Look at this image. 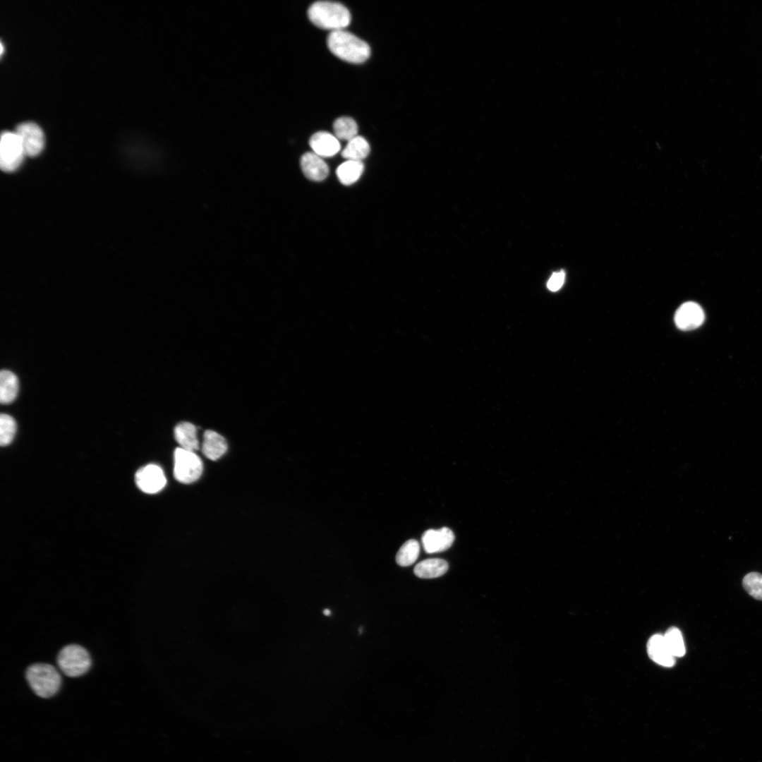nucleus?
I'll list each match as a JSON object with an SVG mask.
<instances>
[{
  "label": "nucleus",
  "instance_id": "obj_4",
  "mask_svg": "<svg viewBox=\"0 0 762 762\" xmlns=\"http://www.w3.org/2000/svg\"><path fill=\"white\" fill-rule=\"evenodd\" d=\"M57 664L62 672L70 677H76L86 673L91 667V658L88 651L78 644H69L59 651Z\"/></svg>",
  "mask_w": 762,
  "mask_h": 762
},
{
  "label": "nucleus",
  "instance_id": "obj_2",
  "mask_svg": "<svg viewBox=\"0 0 762 762\" xmlns=\"http://www.w3.org/2000/svg\"><path fill=\"white\" fill-rule=\"evenodd\" d=\"M308 16L314 25L332 32L344 30L351 21L349 10L344 5L332 1L315 2L309 7Z\"/></svg>",
  "mask_w": 762,
  "mask_h": 762
},
{
  "label": "nucleus",
  "instance_id": "obj_21",
  "mask_svg": "<svg viewBox=\"0 0 762 762\" xmlns=\"http://www.w3.org/2000/svg\"><path fill=\"white\" fill-rule=\"evenodd\" d=\"M335 136L338 139L350 140L357 136L358 126L356 121L346 116L338 118L333 124Z\"/></svg>",
  "mask_w": 762,
  "mask_h": 762
},
{
  "label": "nucleus",
  "instance_id": "obj_10",
  "mask_svg": "<svg viewBox=\"0 0 762 762\" xmlns=\"http://www.w3.org/2000/svg\"><path fill=\"white\" fill-rule=\"evenodd\" d=\"M454 540V534L447 527L428 529L423 533L421 538L423 549L427 553L445 551L451 547Z\"/></svg>",
  "mask_w": 762,
  "mask_h": 762
},
{
  "label": "nucleus",
  "instance_id": "obj_12",
  "mask_svg": "<svg viewBox=\"0 0 762 762\" xmlns=\"http://www.w3.org/2000/svg\"><path fill=\"white\" fill-rule=\"evenodd\" d=\"M301 167L304 175L310 180L320 181L329 174L327 164L314 152H306L301 158Z\"/></svg>",
  "mask_w": 762,
  "mask_h": 762
},
{
  "label": "nucleus",
  "instance_id": "obj_17",
  "mask_svg": "<svg viewBox=\"0 0 762 762\" xmlns=\"http://www.w3.org/2000/svg\"><path fill=\"white\" fill-rule=\"evenodd\" d=\"M18 391V380L12 372L3 370L0 373V401L1 404L11 403Z\"/></svg>",
  "mask_w": 762,
  "mask_h": 762
},
{
  "label": "nucleus",
  "instance_id": "obj_24",
  "mask_svg": "<svg viewBox=\"0 0 762 762\" xmlns=\"http://www.w3.org/2000/svg\"><path fill=\"white\" fill-rule=\"evenodd\" d=\"M742 584L747 593L756 600H762V574L750 572L744 576Z\"/></svg>",
  "mask_w": 762,
  "mask_h": 762
},
{
  "label": "nucleus",
  "instance_id": "obj_19",
  "mask_svg": "<svg viewBox=\"0 0 762 762\" xmlns=\"http://www.w3.org/2000/svg\"><path fill=\"white\" fill-rule=\"evenodd\" d=\"M369 152L370 145L368 141L364 138L357 135L348 141L341 152V155L347 160L361 161L368 155Z\"/></svg>",
  "mask_w": 762,
  "mask_h": 762
},
{
  "label": "nucleus",
  "instance_id": "obj_15",
  "mask_svg": "<svg viewBox=\"0 0 762 762\" xmlns=\"http://www.w3.org/2000/svg\"><path fill=\"white\" fill-rule=\"evenodd\" d=\"M174 437L181 448L193 452L199 449L197 428L191 423L181 422L177 424L174 428Z\"/></svg>",
  "mask_w": 762,
  "mask_h": 762
},
{
  "label": "nucleus",
  "instance_id": "obj_7",
  "mask_svg": "<svg viewBox=\"0 0 762 762\" xmlns=\"http://www.w3.org/2000/svg\"><path fill=\"white\" fill-rule=\"evenodd\" d=\"M16 133L18 135L25 155L35 157L44 147V135L41 128L33 122H23L17 126Z\"/></svg>",
  "mask_w": 762,
  "mask_h": 762
},
{
  "label": "nucleus",
  "instance_id": "obj_3",
  "mask_svg": "<svg viewBox=\"0 0 762 762\" xmlns=\"http://www.w3.org/2000/svg\"><path fill=\"white\" fill-rule=\"evenodd\" d=\"M25 677L33 691L42 698H49L55 695L61 684L59 672L49 664L31 665L26 670Z\"/></svg>",
  "mask_w": 762,
  "mask_h": 762
},
{
  "label": "nucleus",
  "instance_id": "obj_1",
  "mask_svg": "<svg viewBox=\"0 0 762 762\" xmlns=\"http://www.w3.org/2000/svg\"><path fill=\"white\" fill-rule=\"evenodd\" d=\"M327 42L332 54L349 63H363L370 55V48L365 41L344 30L331 32Z\"/></svg>",
  "mask_w": 762,
  "mask_h": 762
},
{
  "label": "nucleus",
  "instance_id": "obj_25",
  "mask_svg": "<svg viewBox=\"0 0 762 762\" xmlns=\"http://www.w3.org/2000/svg\"><path fill=\"white\" fill-rule=\"evenodd\" d=\"M565 273L563 270L552 274L547 282V287L551 291H557L563 286Z\"/></svg>",
  "mask_w": 762,
  "mask_h": 762
},
{
  "label": "nucleus",
  "instance_id": "obj_8",
  "mask_svg": "<svg viewBox=\"0 0 762 762\" xmlns=\"http://www.w3.org/2000/svg\"><path fill=\"white\" fill-rule=\"evenodd\" d=\"M135 482L143 492L154 494L163 489L167 480L162 469L159 466L148 464L137 471Z\"/></svg>",
  "mask_w": 762,
  "mask_h": 762
},
{
  "label": "nucleus",
  "instance_id": "obj_14",
  "mask_svg": "<svg viewBox=\"0 0 762 762\" xmlns=\"http://www.w3.org/2000/svg\"><path fill=\"white\" fill-rule=\"evenodd\" d=\"M203 437L202 450L207 459L215 461L226 452V440L217 432L207 430L205 432Z\"/></svg>",
  "mask_w": 762,
  "mask_h": 762
},
{
  "label": "nucleus",
  "instance_id": "obj_27",
  "mask_svg": "<svg viewBox=\"0 0 762 762\" xmlns=\"http://www.w3.org/2000/svg\"><path fill=\"white\" fill-rule=\"evenodd\" d=\"M3 53V44H1V54Z\"/></svg>",
  "mask_w": 762,
  "mask_h": 762
},
{
  "label": "nucleus",
  "instance_id": "obj_16",
  "mask_svg": "<svg viewBox=\"0 0 762 762\" xmlns=\"http://www.w3.org/2000/svg\"><path fill=\"white\" fill-rule=\"evenodd\" d=\"M449 568L448 563L443 559L430 558L418 563L414 567V574L421 579H434L442 576Z\"/></svg>",
  "mask_w": 762,
  "mask_h": 762
},
{
  "label": "nucleus",
  "instance_id": "obj_13",
  "mask_svg": "<svg viewBox=\"0 0 762 762\" xmlns=\"http://www.w3.org/2000/svg\"><path fill=\"white\" fill-rule=\"evenodd\" d=\"M647 651L651 659L660 665L671 667L675 663V657L670 651L663 635L652 636L647 643Z\"/></svg>",
  "mask_w": 762,
  "mask_h": 762
},
{
  "label": "nucleus",
  "instance_id": "obj_23",
  "mask_svg": "<svg viewBox=\"0 0 762 762\" xmlns=\"http://www.w3.org/2000/svg\"><path fill=\"white\" fill-rule=\"evenodd\" d=\"M16 432V423L13 417L2 413L0 416V444L8 445L13 440Z\"/></svg>",
  "mask_w": 762,
  "mask_h": 762
},
{
  "label": "nucleus",
  "instance_id": "obj_11",
  "mask_svg": "<svg viewBox=\"0 0 762 762\" xmlns=\"http://www.w3.org/2000/svg\"><path fill=\"white\" fill-rule=\"evenodd\" d=\"M309 144L313 152L321 157H332L341 148L338 138L325 131L314 133L310 138Z\"/></svg>",
  "mask_w": 762,
  "mask_h": 762
},
{
  "label": "nucleus",
  "instance_id": "obj_9",
  "mask_svg": "<svg viewBox=\"0 0 762 762\" xmlns=\"http://www.w3.org/2000/svg\"><path fill=\"white\" fill-rule=\"evenodd\" d=\"M674 320L679 329L693 330L703 323L705 313L700 305L694 301H688L682 304L676 310Z\"/></svg>",
  "mask_w": 762,
  "mask_h": 762
},
{
  "label": "nucleus",
  "instance_id": "obj_6",
  "mask_svg": "<svg viewBox=\"0 0 762 762\" xmlns=\"http://www.w3.org/2000/svg\"><path fill=\"white\" fill-rule=\"evenodd\" d=\"M25 153L16 132L4 131L1 135L0 167L5 172H13L21 165Z\"/></svg>",
  "mask_w": 762,
  "mask_h": 762
},
{
  "label": "nucleus",
  "instance_id": "obj_18",
  "mask_svg": "<svg viewBox=\"0 0 762 762\" xmlns=\"http://www.w3.org/2000/svg\"><path fill=\"white\" fill-rule=\"evenodd\" d=\"M363 170L364 165L361 161L346 160L338 167L336 173L342 184L351 185L361 177Z\"/></svg>",
  "mask_w": 762,
  "mask_h": 762
},
{
  "label": "nucleus",
  "instance_id": "obj_22",
  "mask_svg": "<svg viewBox=\"0 0 762 762\" xmlns=\"http://www.w3.org/2000/svg\"><path fill=\"white\" fill-rule=\"evenodd\" d=\"M665 641L674 657H682L686 652L684 643L679 629L672 627L663 635Z\"/></svg>",
  "mask_w": 762,
  "mask_h": 762
},
{
  "label": "nucleus",
  "instance_id": "obj_20",
  "mask_svg": "<svg viewBox=\"0 0 762 762\" xmlns=\"http://www.w3.org/2000/svg\"><path fill=\"white\" fill-rule=\"evenodd\" d=\"M420 553V545L416 540L410 539L406 541L396 555V562L401 567H407L413 564L418 557Z\"/></svg>",
  "mask_w": 762,
  "mask_h": 762
},
{
  "label": "nucleus",
  "instance_id": "obj_5",
  "mask_svg": "<svg viewBox=\"0 0 762 762\" xmlns=\"http://www.w3.org/2000/svg\"><path fill=\"white\" fill-rule=\"evenodd\" d=\"M174 478L182 483H191L198 480L202 472V463L193 452L176 448L174 452Z\"/></svg>",
  "mask_w": 762,
  "mask_h": 762
},
{
  "label": "nucleus",
  "instance_id": "obj_26",
  "mask_svg": "<svg viewBox=\"0 0 762 762\" xmlns=\"http://www.w3.org/2000/svg\"><path fill=\"white\" fill-rule=\"evenodd\" d=\"M323 613H324L325 615L329 616V615H330L331 612H330V610L329 609H325L323 610Z\"/></svg>",
  "mask_w": 762,
  "mask_h": 762
}]
</instances>
